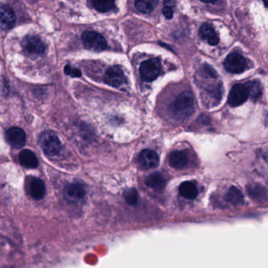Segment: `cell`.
I'll use <instances>...</instances> for the list:
<instances>
[{"instance_id": "16", "label": "cell", "mask_w": 268, "mask_h": 268, "mask_svg": "<svg viewBox=\"0 0 268 268\" xmlns=\"http://www.w3.org/2000/svg\"><path fill=\"white\" fill-rule=\"evenodd\" d=\"M19 161L24 167L27 169H36L39 165L36 154L29 150H24L19 154Z\"/></svg>"}, {"instance_id": "4", "label": "cell", "mask_w": 268, "mask_h": 268, "mask_svg": "<svg viewBox=\"0 0 268 268\" xmlns=\"http://www.w3.org/2000/svg\"><path fill=\"white\" fill-rule=\"evenodd\" d=\"M82 41L87 49L91 51H104L107 48V43L102 35L97 32L86 31L82 34Z\"/></svg>"}, {"instance_id": "13", "label": "cell", "mask_w": 268, "mask_h": 268, "mask_svg": "<svg viewBox=\"0 0 268 268\" xmlns=\"http://www.w3.org/2000/svg\"><path fill=\"white\" fill-rule=\"evenodd\" d=\"M199 36L202 40L208 42V44L216 46L219 44V37L213 26L210 24H203L200 28Z\"/></svg>"}, {"instance_id": "21", "label": "cell", "mask_w": 268, "mask_h": 268, "mask_svg": "<svg viewBox=\"0 0 268 268\" xmlns=\"http://www.w3.org/2000/svg\"><path fill=\"white\" fill-rule=\"evenodd\" d=\"M93 7L96 11H99V12H107V11H111V10L114 8L115 3L113 1H109V0H94L91 2Z\"/></svg>"}, {"instance_id": "8", "label": "cell", "mask_w": 268, "mask_h": 268, "mask_svg": "<svg viewBox=\"0 0 268 268\" xmlns=\"http://www.w3.org/2000/svg\"><path fill=\"white\" fill-rule=\"evenodd\" d=\"M124 74L121 68L117 65L112 66L107 69L104 80L108 85L113 87H119L124 82Z\"/></svg>"}, {"instance_id": "15", "label": "cell", "mask_w": 268, "mask_h": 268, "mask_svg": "<svg viewBox=\"0 0 268 268\" xmlns=\"http://www.w3.org/2000/svg\"><path fill=\"white\" fill-rule=\"evenodd\" d=\"M179 192L183 198L194 200L198 195V189L194 182L186 181L180 184Z\"/></svg>"}, {"instance_id": "7", "label": "cell", "mask_w": 268, "mask_h": 268, "mask_svg": "<svg viewBox=\"0 0 268 268\" xmlns=\"http://www.w3.org/2000/svg\"><path fill=\"white\" fill-rule=\"evenodd\" d=\"M249 97L246 86L236 84L230 89L228 95V103L231 106H238L246 102Z\"/></svg>"}, {"instance_id": "1", "label": "cell", "mask_w": 268, "mask_h": 268, "mask_svg": "<svg viewBox=\"0 0 268 268\" xmlns=\"http://www.w3.org/2000/svg\"><path fill=\"white\" fill-rule=\"evenodd\" d=\"M194 95L189 91L179 94L170 106L171 113L178 120H187L194 113Z\"/></svg>"}, {"instance_id": "17", "label": "cell", "mask_w": 268, "mask_h": 268, "mask_svg": "<svg viewBox=\"0 0 268 268\" xmlns=\"http://www.w3.org/2000/svg\"><path fill=\"white\" fill-rule=\"evenodd\" d=\"M30 194L33 199L40 201L46 194V187L44 182L40 179H34L30 183Z\"/></svg>"}, {"instance_id": "5", "label": "cell", "mask_w": 268, "mask_h": 268, "mask_svg": "<svg viewBox=\"0 0 268 268\" xmlns=\"http://www.w3.org/2000/svg\"><path fill=\"white\" fill-rule=\"evenodd\" d=\"M24 49L29 55L33 57L44 55L45 45L41 39L37 36H27L22 42Z\"/></svg>"}, {"instance_id": "20", "label": "cell", "mask_w": 268, "mask_h": 268, "mask_svg": "<svg viewBox=\"0 0 268 268\" xmlns=\"http://www.w3.org/2000/svg\"><path fill=\"white\" fill-rule=\"evenodd\" d=\"M247 89H248V94L250 98L252 100H256L261 96L262 94V88H261L260 83L259 82L250 81L245 84Z\"/></svg>"}, {"instance_id": "14", "label": "cell", "mask_w": 268, "mask_h": 268, "mask_svg": "<svg viewBox=\"0 0 268 268\" xmlns=\"http://www.w3.org/2000/svg\"><path fill=\"white\" fill-rule=\"evenodd\" d=\"M188 158L183 151H176L171 153L169 157V164L175 169H182L187 165Z\"/></svg>"}, {"instance_id": "23", "label": "cell", "mask_w": 268, "mask_h": 268, "mask_svg": "<svg viewBox=\"0 0 268 268\" xmlns=\"http://www.w3.org/2000/svg\"><path fill=\"white\" fill-rule=\"evenodd\" d=\"M124 199L128 204L129 205H137L139 202V193L136 189H129V190H126L124 192Z\"/></svg>"}, {"instance_id": "10", "label": "cell", "mask_w": 268, "mask_h": 268, "mask_svg": "<svg viewBox=\"0 0 268 268\" xmlns=\"http://www.w3.org/2000/svg\"><path fill=\"white\" fill-rule=\"evenodd\" d=\"M65 197L69 202L77 203L85 197V190L80 183H72L65 187L64 191Z\"/></svg>"}, {"instance_id": "24", "label": "cell", "mask_w": 268, "mask_h": 268, "mask_svg": "<svg viewBox=\"0 0 268 268\" xmlns=\"http://www.w3.org/2000/svg\"><path fill=\"white\" fill-rule=\"evenodd\" d=\"M248 194L253 199H260L264 195L265 191L263 187L259 186H249L248 187Z\"/></svg>"}, {"instance_id": "22", "label": "cell", "mask_w": 268, "mask_h": 268, "mask_svg": "<svg viewBox=\"0 0 268 268\" xmlns=\"http://www.w3.org/2000/svg\"><path fill=\"white\" fill-rule=\"evenodd\" d=\"M156 3L153 1H144V0H139L136 2V7L138 11L144 14H150L152 12L155 8Z\"/></svg>"}, {"instance_id": "19", "label": "cell", "mask_w": 268, "mask_h": 268, "mask_svg": "<svg viewBox=\"0 0 268 268\" xmlns=\"http://www.w3.org/2000/svg\"><path fill=\"white\" fill-rule=\"evenodd\" d=\"M227 199L230 203L233 205H241L244 201V196L239 189L232 187L227 192Z\"/></svg>"}, {"instance_id": "2", "label": "cell", "mask_w": 268, "mask_h": 268, "mask_svg": "<svg viewBox=\"0 0 268 268\" xmlns=\"http://www.w3.org/2000/svg\"><path fill=\"white\" fill-rule=\"evenodd\" d=\"M39 144L42 150L48 156H55L59 153L61 142L56 133L52 130H46L40 135Z\"/></svg>"}, {"instance_id": "9", "label": "cell", "mask_w": 268, "mask_h": 268, "mask_svg": "<svg viewBox=\"0 0 268 268\" xmlns=\"http://www.w3.org/2000/svg\"><path fill=\"white\" fill-rule=\"evenodd\" d=\"M6 139L8 143L15 148H22L26 143V135L19 127H14L7 130Z\"/></svg>"}, {"instance_id": "26", "label": "cell", "mask_w": 268, "mask_h": 268, "mask_svg": "<svg viewBox=\"0 0 268 268\" xmlns=\"http://www.w3.org/2000/svg\"><path fill=\"white\" fill-rule=\"evenodd\" d=\"M65 74L69 75L72 77H80L81 76V72L78 69H75L70 65H66L65 67Z\"/></svg>"}, {"instance_id": "3", "label": "cell", "mask_w": 268, "mask_h": 268, "mask_svg": "<svg viewBox=\"0 0 268 268\" xmlns=\"http://www.w3.org/2000/svg\"><path fill=\"white\" fill-rule=\"evenodd\" d=\"M162 72V64L158 58H151L140 65V73L143 80L151 82L156 80Z\"/></svg>"}, {"instance_id": "6", "label": "cell", "mask_w": 268, "mask_h": 268, "mask_svg": "<svg viewBox=\"0 0 268 268\" xmlns=\"http://www.w3.org/2000/svg\"><path fill=\"white\" fill-rule=\"evenodd\" d=\"M245 66L246 62L245 58L237 53L230 54L224 61L225 69L230 73H241L245 70Z\"/></svg>"}, {"instance_id": "25", "label": "cell", "mask_w": 268, "mask_h": 268, "mask_svg": "<svg viewBox=\"0 0 268 268\" xmlns=\"http://www.w3.org/2000/svg\"><path fill=\"white\" fill-rule=\"evenodd\" d=\"M162 12H163V15H165L166 19H172V17H173V12H174L173 11V2L165 3Z\"/></svg>"}, {"instance_id": "18", "label": "cell", "mask_w": 268, "mask_h": 268, "mask_svg": "<svg viewBox=\"0 0 268 268\" xmlns=\"http://www.w3.org/2000/svg\"><path fill=\"white\" fill-rule=\"evenodd\" d=\"M165 183L166 181H165V178L160 173L150 175L146 180V184L147 187L154 190H162L165 187Z\"/></svg>"}, {"instance_id": "11", "label": "cell", "mask_w": 268, "mask_h": 268, "mask_svg": "<svg viewBox=\"0 0 268 268\" xmlns=\"http://www.w3.org/2000/svg\"><path fill=\"white\" fill-rule=\"evenodd\" d=\"M140 162L146 169H154L159 165V157L155 151L144 150L140 153Z\"/></svg>"}, {"instance_id": "12", "label": "cell", "mask_w": 268, "mask_h": 268, "mask_svg": "<svg viewBox=\"0 0 268 268\" xmlns=\"http://www.w3.org/2000/svg\"><path fill=\"white\" fill-rule=\"evenodd\" d=\"M1 13V28L4 30H8L15 26L16 17L13 10L9 6L2 5L0 8Z\"/></svg>"}]
</instances>
